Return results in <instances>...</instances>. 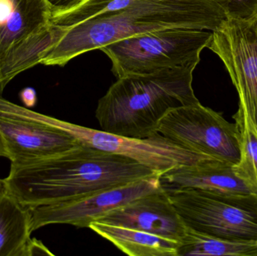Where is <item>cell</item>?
<instances>
[{"mask_svg":"<svg viewBox=\"0 0 257 256\" xmlns=\"http://www.w3.org/2000/svg\"><path fill=\"white\" fill-rule=\"evenodd\" d=\"M154 175L160 174L133 159L80 144L43 159L11 163L3 180L8 192L32 207L70 201Z\"/></svg>","mask_w":257,"mask_h":256,"instance_id":"obj_2","label":"cell"},{"mask_svg":"<svg viewBox=\"0 0 257 256\" xmlns=\"http://www.w3.org/2000/svg\"><path fill=\"white\" fill-rule=\"evenodd\" d=\"M20 97L23 103L28 108L34 106L37 102L36 90L32 87H27L21 90L20 93Z\"/></svg>","mask_w":257,"mask_h":256,"instance_id":"obj_22","label":"cell"},{"mask_svg":"<svg viewBox=\"0 0 257 256\" xmlns=\"http://www.w3.org/2000/svg\"><path fill=\"white\" fill-rule=\"evenodd\" d=\"M229 18H250L257 15V0H227Z\"/></svg>","mask_w":257,"mask_h":256,"instance_id":"obj_19","label":"cell"},{"mask_svg":"<svg viewBox=\"0 0 257 256\" xmlns=\"http://www.w3.org/2000/svg\"><path fill=\"white\" fill-rule=\"evenodd\" d=\"M45 0H0V61L51 24Z\"/></svg>","mask_w":257,"mask_h":256,"instance_id":"obj_13","label":"cell"},{"mask_svg":"<svg viewBox=\"0 0 257 256\" xmlns=\"http://www.w3.org/2000/svg\"><path fill=\"white\" fill-rule=\"evenodd\" d=\"M207 48L226 66L239 103L257 135V15L228 18L212 32Z\"/></svg>","mask_w":257,"mask_h":256,"instance_id":"obj_9","label":"cell"},{"mask_svg":"<svg viewBox=\"0 0 257 256\" xmlns=\"http://www.w3.org/2000/svg\"><path fill=\"white\" fill-rule=\"evenodd\" d=\"M0 133L11 163H21L63 153L80 143L56 124V118L0 97Z\"/></svg>","mask_w":257,"mask_h":256,"instance_id":"obj_8","label":"cell"},{"mask_svg":"<svg viewBox=\"0 0 257 256\" xmlns=\"http://www.w3.org/2000/svg\"><path fill=\"white\" fill-rule=\"evenodd\" d=\"M228 18L227 0H87L51 19L66 32L44 54L40 64L64 66L84 53L154 30L214 32Z\"/></svg>","mask_w":257,"mask_h":256,"instance_id":"obj_1","label":"cell"},{"mask_svg":"<svg viewBox=\"0 0 257 256\" xmlns=\"http://www.w3.org/2000/svg\"><path fill=\"white\" fill-rule=\"evenodd\" d=\"M196 66L117 78L98 102L101 129L135 138L157 135L159 123L169 110L199 103L192 87Z\"/></svg>","mask_w":257,"mask_h":256,"instance_id":"obj_3","label":"cell"},{"mask_svg":"<svg viewBox=\"0 0 257 256\" xmlns=\"http://www.w3.org/2000/svg\"><path fill=\"white\" fill-rule=\"evenodd\" d=\"M89 228L130 256H178L179 242L142 230L93 222Z\"/></svg>","mask_w":257,"mask_h":256,"instance_id":"obj_14","label":"cell"},{"mask_svg":"<svg viewBox=\"0 0 257 256\" xmlns=\"http://www.w3.org/2000/svg\"><path fill=\"white\" fill-rule=\"evenodd\" d=\"M0 156L8 158V150L3 135L0 133Z\"/></svg>","mask_w":257,"mask_h":256,"instance_id":"obj_23","label":"cell"},{"mask_svg":"<svg viewBox=\"0 0 257 256\" xmlns=\"http://www.w3.org/2000/svg\"><path fill=\"white\" fill-rule=\"evenodd\" d=\"M66 32V28L51 23L48 28L11 51L0 61L2 88L5 90L8 84L21 72L40 64L44 54L58 42Z\"/></svg>","mask_w":257,"mask_h":256,"instance_id":"obj_16","label":"cell"},{"mask_svg":"<svg viewBox=\"0 0 257 256\" xmlns=\"http://www.w3.org/2000/svg\"><path fill=\"white\" fill-rule=\"evenodd\" d=\"M45 1L48 3L52 18H54L75 10L87 0H45Z\"/></svg>","mask_w":257,"mask_h":256,"instance_id":"obj_20","label":"cell"},{"mask_svg":"<svg viewBox=\"0 0 257 256\" xmlns=\"http://www.w3.org/2000/svg\"><path fill=\"white\" fill-rule=\"evenodd\" d=\"M211 36L208 30L162 29L120 39L100 50L111 59L112 72L120 78L197 65Z\"/></svg>","mask_w":257,"mask_h":256,"instance_id":"obj_4","label":"cell"},{"mask_svg":"<svg viewBox=\"0 0 257 256\" xmlns=\"http://www.w3.org/2000/svg\"><path fill=\"white\" fill-rule=\"evenodd\" d=\"M257 256V240H224L186 227L180 241L178 256Z\"/></svg>","mask_w":257,"mask_h":256,"instance_id":"obj_17","label":"cell"},{"mask_svg":"<svg viewBox=\"0 0 257 256\" xmlns=\"http://www.w3.org/2000/svg\"><path fill=\"white\" fill-rule=\"evenodd\" d=\"M186 225L213 237L257 240V195L166 188Z\"/></svg>","mask_w":257,"mask_h":256,"instance_id":"obj_5","label":"cell"},{"mask_svg":"<svg viewBox=\"0 0 257 256\" xmlns=\"http://www.w3.org/2000/svg\"><path fill=\"white\" fill-rule=\"evenodd\" d=\"M32 232L29 207L5 189L0 194V256H27Z\"/></svg>","mask_w":257,"mask_h":256,"instance_id":"obj_15","label":"cell"},{"mask_svg":"<svg viewBox=\"0 0 257 256\" xmlns=\"http://www.w3.org/2000/svg\"><path fill=\"white\" fill-rule=\"evenodd\" d=\"M163 188L160 176L154 175L70 201L29 207L31 214V230L34 231L53 224L89 228L91 222H96L111 210Z\"/></svg>","mask_w":257,"mask_h":256,"instance_id":"obj_10","label":"cell"},{"mask_svg":"<svg viewBox=\"0 0 257 256\" xmlns=\"http://www.w3.org/2000/svg\"><path fill=\"white\" fill-rule=\"evenodd\" d=\"M157 134L193 151L235 165L240 159L236 125L200 102L169 110Z\"/></svg>","mask_w":257,"mask_h":256,"instance_id":"obj_6","label":"cell"},{"mask_svg":"<svg viewBox=\"0 0 257 256\" xmlns=\"http://www.w3.org/2000/svg\"><path fill=\"white\" fill-rule=\"evenodd\" d=\"M96 222L142 230L179 243L187 227L165 187L111 210Z\"/></svg>","mask_w":257,"mask_h":256,"instance_id":"obj_11","label":"cell"},{"mask_svg":"<svg viewBox=\"0 0 257 256\" xmlns=\"http://www.w3.org/2000/svg\"><path fill=\"white\" fill-rule=\"evenodd\" d=\"M56 124L80 144L133 159L160 176L184 165L212 159L162 135L135 138L97 130L56 118Z\"/></svg>","mask_w":257,"mask_h":256,"instance_id":"obj_7","label":"cell"},{"mask_svg":"<svg viewBox=\"0 0 257 256\" xmlns=\"http://www.w3.org/2000/svg\"><path fill=\"white\" fill-rule=\"evenodd\" d=\"M50 255H54L52 252L42 243L40 240L36 239H32L28 248V255L27 256Z\"/></svg>","mask_w":257,"mask_h":256,"instance_id":"obj_21","label":"cell"},{"mask_svg":"<svg viewBox=\"0 0 257 256\" xmlns=\"http://www.w3.org/2000/svg\"><path fill=\"white\" fill-rule=\"evenodd\" d=\"M3 91H4V90H3V89L2 88L1 84H0V97H1L2 94H3Z\"/></svg>","mask_w":257,"mask_h":256,"instance_id":"obj_25","label":"cell"},{"mask_svg":"<svg viewBox=\"0 0 257 256\" xmlns=\"http://www.w3.org/2000/svg\"><path fill=\"white\" fill-rule=\"evenodd\" d=\"M5 189H6V187H5L4 180H0V194H1L3 191H5Z\"/></svg>","mask_w":257,"mask_h":256,"instance_id":"obj_24","label":"cell"},{"mask_svg":"<svg viewBox=\"0 0 257 256\" xmlns=\"http://www.w3.org/2000/svg\"><path fill=\"white\" fill-rule=\"evenodd\" d=\"M233 118L240 143V159L234 165V169L257 192V135L241 105H238V111Z\"/></svg>","mask_w":257,"mask_h":256,"instance_id":"obj_18","label":"cell"},{"mask_svg":"<svg viewBox=\"0 0 257 256\" xmlns=\"http://www.w3.org/2000/svg\"><path fill=\"white\" fill-rule=\"evenodd\" d=\"M165 188H196L229 194L257 195L235 173L234 165L208 159L171 170L160 176Z\"/></svg>","mask_w":257,"mask_h":256,"instance_id":"obj_12","label":"cell"}]
</instances>
